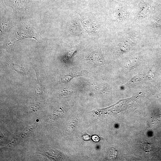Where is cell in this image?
I'll use <instances>...</instances> for the list:
<instances>
[{"mask_svg":"<svg viewBox=\"0 0 161 161\" xmlns=\"http://www.w3.org/2000/svg\"><path fill=\"white\" fill-rule=\"evenodd\" d=\"M87 59L93 64L96 66H103L106 64L100 50L93 51L88 55Z\"/></svg>","mask_w":161,"mask_h":161,"instance_id":"cell-1","label":"cell"},{"mask_svg":"<svg viewBox=\"0 0 161 161\" xmlns=\"http://www.w3.org/2000/svg\"><path fill=\"white\" fill-rule=\"evenodd\" d=\"M7 3L8 5L15 10L27 9L29 4L28 0H7Z\"/></svg>","mask_w":161,"mask_h":161,"instance_id":"cell-2","label":"cell"},{"mask_svg":"<svg viewBox=\"0 0 161 161\" xmlns=\"http://www.w3.org/2000/svg\"><path fill=\"white\" fill-rule=\"evenodd\" d=\"M7 64L9 66L18 73L23 75H27L28 73L23 67L11 61H7Z\"/></svg>","mask_w":161,"mask_h":161,"instance_id":"cell-3","label":"cell"},{"mask_svg":"<svg viewBox=\"0 0 161 161\" xmlns=\"http://www.w3.org/2000/svg\"><path fill=\"white\" fill-rule=\"evenodd\" d=\"M82 21L83 23V26L85 28L86 30L87 31L90 32V33H92V32L94 33L96 31L97 32V29L96 28L95 24L93 23L92 21L89 19L83 18Z\"/></svg>","mask_w":161,"mask_h":161,"instance_id":"cell-4","label":"cell"},{"mask_svg":"<svg viewBox=\"0 0 161 161\" xmlns=\"http://www.w3.org/2000/svg\"><path fill=\"white\" fill-rule=\"evenodd\" d=\"M139 61V59L137 58H134L130 59L125 65V70L129 71L136 68L138 65Z\"/></svg>","mask_w":161,"mask_h":161,"instance_id":"cell-5","label":"cell"},{"mask_svg":"<svg viewBox=\"0 0 161 161\" xmlns=\"http://www.w3.org/2000/svg\"><path fill=\"white\" fill-rule=\"evenodd\" d=\"M70 31L75 34H81L82 32L80 27L78 24L74 20H73L70 25Z\"/></svg>","mask_w":161,"mask_h":161,"instance_id":"cell-6","label":"cell"},{"mask_svg":"<svg viewBox=\"0 0 161 161\" xmlns=\"http://www.w3.org/2000/svg\"><path fill=\"white\" fill-rule=\"evenodd\" d=\"M141 80L140 76L137 75L132 78L127 84L129 86H133L138 84Z\"/></svg>","mask_w":161,"mask_h":161,"instance_id":"cell-7","label":"cell"},{"mask_svg":"<svg viewBox=\"0 0 161 161\" xmlns=\"http://www.w3.org/2000/svg\"><path fill=\"white\" fill-rule=\"evenodd\" d=\"M142 145L143 150L146 153H150L151 151V147L150 144L148 143H142Z\"/></svg>","mask_w":161,"mask_h":161,"instance_id":"cell-8","label":"cell"},{"mask_svg":"<svg viewBox=\"0 0 161 161\" xmlns=\"http://www.w3.org/2000/svg\"><path fill=\"white\" fill-rule=\"evenodd\" d=\"M39 107L40 106L39 105L35 104L30 105L28 107V109L29 110L35 111L38 109Z\"/></svg>","mask_w":161,"mask_h":161,"instance_id":"cell-9","label":"cell"},{"mask_svg":"<svg viewBox=\"0 0 161 161\" xmlns=\"http://www.w3.org/2000/svg\"><path fill=\"white\" fill-rule=\"evenodd\" d=\"M154 77V71L153 69L150 70L148 74V78L150 80H152Z\"/></svg>","mask_w":161,"mask_h":161,"instance_id":"cell-10","label":"cell"},{"mask_svg":"<svg viewBox=\"0 0 161 161\" xmlns=\"http://www.w3.org/2000/svg\"><path fill=\"white\" fill-rule=\"evenodd\" d=\"M98 137L97 136H94L92 137V139L95 141H98L99 140V138H96Z\"/></svg>","mask_w":161,"mask_h":161,"instance_id":"cell-11","label":"cell"}]
</instances>
